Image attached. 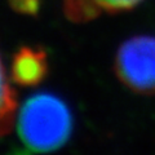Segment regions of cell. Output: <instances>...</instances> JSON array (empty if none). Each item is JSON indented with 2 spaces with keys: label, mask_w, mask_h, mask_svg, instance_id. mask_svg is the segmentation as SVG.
<instances>
[{
  "label": "cell",
  "mask_w": 155,
  "mask_h": 155,
  "mask_svg": "<svg viewBox=\"0 0 155 155\" xmlns=\"http://www.w3.org/2000/svg\"><path fill=\"white\" fill-rule=\"evenodd\" d=\"M71 128L70 110L64 101L49 93L26 100L17 122L19 138L32 153H48L64 146L70 138Z\"/></svg>",
  "instance_id": "1"
},
{
  "label": "cell",
  "mask_w": 155,
  "mask_h": 155,
  "mask_svg": "<svg viewBox=\"0 0 155 155\" xmlns=\"http://www.w3.org/2000/svg\"><path fill=\"white\" fill-rule=\"evenodd\" d=\"M92 2L98 9H104V11L109 12H118L133 8L141 0H92Z\"/></svg>",
  "instance_id": "5"
},
{
  "label": "cell",
  "mask_w": 155,
  "mask_h": 155,
  "mask_svg": "<svg viewBox=\"0 0 155 155\" xmlns=\"http://www.w3.org/2000/svg\"><path fill=\"white\" fill-rule=\"evenodd\" d=\"M115 71L133 92L155 94V38L134 36L122 44L115 58Z\"/></svg>",
  "instance_id": "2"
},
{
  "label": "cell",
  "mask_w": 155,
  "mask_h": 155,
  "mask_svg": "<svg viewBox=\"0 0 155 155\" xmlns=\"http://www.w3.org/2000/svg\"><path fill=\"white\" fill-rule=\"evenodd\" d=\"M11 5L18 12L35 13L39 8V0H11Z\"/></svg>",
  "instance_id": "6"
},
{
  "label": "cell",
  "mask_w": 155,
  "mask_h": 155,
  "mask_svg": "<svg viewBox=\"0 0 155 155\" xmlns=\"http://www.w3.org/2000/svg\"><path fill=\"white\" fill-rule=\"evenodd\" d=\"M47 71V56L41 49L23 47L13 58L12 79L17 84L25 87L36 85L45 78Z\"/></svg>",
  "instance_id": "3"
},
{
  "label": "cell",
  "mask_w": 155,
  "mask_h": 155,
  "mask_svg": "<svg viewBox=\"0 0 155 155\" xmlns=\"http://www.w3.org/2000/svg\"><path fill=\"white\" fill-rule=\"evenodd\" d=\"M16 110V96L9 87L3 65L0 62V136L8 133L13 123V114Z\"/></svg>",
  "instance_id": "4"
}]
</instances>
